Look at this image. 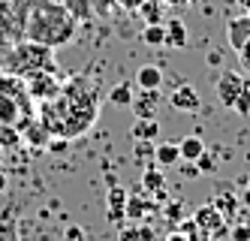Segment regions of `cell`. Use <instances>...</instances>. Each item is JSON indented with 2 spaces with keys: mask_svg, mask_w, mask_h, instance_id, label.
Segmentation results:
<instances>
[{
  "mask_svg": "<svg viewBox=\"0 0 250 241\" xmlns=\"http://www.w3.org/2000/svg\"><path fill=\"white\" fill-rule=\"evenodd\" d=\"M130 136H133L136 142H154V139L160 136V124H157V118H136V124H133V130H130Z\"/></svg>",
  "mask_w": 250,
  "mask_h": 241,
  "instance_id": "obj_15",
  "label": "cell"
},
{
  "mask_svg": "<svg viewBox=\"0 0 250 241\" xmlns=\"http://www.w3.org/2000/svg\"><path fill=\"white\" fill-rule=\"evenodd\" d=\"M100 115V90L87 76H73L61 85V94L42 106L40 124L58 139H76L94 127Z\"/></svg>",
  "mask_w": 250,
  "mask_h": 241,
  "instance_id": "obj_1",
  "label": "cell"
},
{
  "mask_svg": "<svg viewBox=\"0 0 250 241\" xmlns=\"http://www.w3.org/2000/svg\"><path fill=\"white\" fill-rule=\"evenodd\" d=\"M226 33H229V45H232V51H235V54H241V51H244V45L250 43V15L244 12V15L229 18V27H226Z\"/></svg>",
  "mask_w": 250,
  "mask_h": 241,
  "instance_id": "obj_9",
  "label": "cell"
},
{
  "mask_svg": "<svg viewBox=\"0 0 250 241\" xmlns=\"http://www.w3.org/2000/svg\"><path fill=\"white\" fill-rule=\"evenodd\" d=\"M0 163H3V151H0Z\"/></svg>",
  "mask_w": 250,
  "mask_h": 241,
  "instance_id": "obj_45",
  "label": "cell"
},
{
  "mask_svg": "<svg viewBox=\"0 0 250 241\" xmlns=\"http://www.w3.org/2000/svg\"><path fill=\"white\" fill-rule=\"evenodd\" d=\"M205 61H208L211 66H220V64H223V51H220V48H211V51L205 54Z\"/></svg>",
  "mask_w": 250,
  "mask_h": 241,
  "instance_id": "obj_36",
  "label": "cell"
},
{
  "mask_svg": "<svg viewBox=\"0 0 250 241\" xmlns=\"http://www.w3.org/2000/svg\"><path fill=\"white\" fill-rule=\"evenodd\" d=\"M238 3H241V6H244V9H250V0H238Z\"/></svg>",
  "mask_w": 250,
  "mask_h": 241,
  "instance_id": "obj_43",
  "label": "cell"
},
{
  "mask_svg": "<svg viewBox=\"0 0 250 241\" xmlns=\"http://www.w3.org/2000/svg\"><path fill=\"white\" fill-rule=\"evenodd\" d=\"M196 169H199V175H202V172H205V175H211V172H217V160H214V157L205 151L199 160H196Z\"/></svg>",
  "mask_w": 250,
  "mask_h": 241,
  "instance_id": "obj_29",
  "label": "cell"
},
{
  "mask_svg": "<svg viewBox=\"0 0 250 241\" xmlns=\"http://www.w3.org/2000/svg\"><path fill=\"white\" fill-rule=\"evenodd\" d=\"M190 220H193V226H196V229H202V232L211 235V238H217V235L226 232V217H223L217 208H214L211 202H208V205H199V208H196Z\"/></svg>",
  "mask_w": 250,
  "mask_h": 241,
  "instance_id": "obj_6",
  "label": "cell"
},
{
  "mask_svg": "<svg viewBox=\"0 0 250 241\" xmlns=\"http://www.w3.org/2000/svg\"><path fill=\"white\" fill-rule=\"evenodd\" d=\"M6 190H9V175H6L3 169H0V196H3Z\"/></svg>",
  "mask_w": 250,
  "mask_h": 241,
  "instance_id": "obj_40",
  "label": "cell"
},
{
  "mask_svg": "<svg viewBox=\"0 0 250 241\" xmlns=\"http://www.w3.org/2000/svg\"><path fill=\"white\" fill-rule=\"evenodd\" d=\"M244 202H247V205H250V190H247V193H244Z\"/></svg>",
  "mask_w": 250,
  "mask_h": 241,
  "instance_id": "obj_44",
  "label": "cell"
},
{
  "mask_svg": "<svg viewBox=\"0 0 250 241\" xmlns=\"http://www.w3.org/2000/svg\"><path fill=\"white\" fill-rule=\"evenodd\" d=\"M61 3L69 9V15H73L76 22H79V18H91V15H94L91 0H61Z\"/></svg>",
  "mask_w": 250,
  "mask_h": 241,
  "instance_id": "obj_25",
  "label": "cell"
},
{
  "mask_svg": "<svg viewBox=\"0 0 250 241\" xmlns=\"http://www.w3.org/2000/svg\"><path fill=\"white\" fill-rule=\"evenodd\" d=\"M163 187H166V175H163V169H157L154 163L142 166V190L157 193V190H163Z\"/></svg>",
  "mask_w": 250,
  "mask_h": 241,
  "instance_id": "obj_17",
  "label": "cell"
},
{
  "mask_svg": "<svg viewBox=\"0 0 250 241\" xmlns=\"http://www.w3.org/2000/svg\"><path fill=\"white\" fill-rule=\"evenodd\" d=\"M124 211H127L130 223H139V220L151 211V202L142 199V196H136V193H130V196H127V208H124Z\"/></svg>",
  "mask_w": 250,
  "mask_h": 241,
  "instance_id": "obj_20",
  "label": "cell"
},
{
  "mask_svg": "<svg viewBox=\"0 0 250 241\" xmlns=\"http://www.w3.org/2000/svg\"><path fill=\"white\" fill-rule=\"evenodd\" d=\"M118 241H139V226L136 223H124L118 232Z\"/></svg>",
  "mask_w": 250,
  "mask_h": 241,
  "instance_id": "obj_30",
  "label": "cell"
},
{
  "mask_svg": "<svg viewBox=\"0 0 250 241\" xmlns=\"http://www.w3.org/2000/svg\"><path fill=\"white\" fill-rule=\"evenodd\" d=\"M247 15H250V9H247Z\"/></svg>",
  "mask_w": 250,
  "mask_h": 241,
  "instance_id": "obj_47",
  "label": "cell"
},
{
  "mask_svg": "<svg viewBox=\"0 0 250 241\" xmlns=\"http://www.w3.org/2000/svg\"><path fill=\"white\" fill-rule=\"evenodd\" d=\"M21 145V130L12 124H0V151H12Z\"/></svg>",
  "mask_w": 250,
  "mask_h": 241,
  "instance_id": "obj_21",
  "label": "cell"
},
{
  "mask_svg": "<svg viewBox=\"0 0 250 241\" xmlns=\"http://www.w3.org/2000/svg\"><path fill=\"white\" fill-rule=\"evenodd\" d=\"M24 33L30 43H40L45 48H63L76 40L79 33V22L63 3L58 0H45V3H37L27 15V24H24Z\"/></svg>",
  "mask_w": 250,
  "mask_h": 241,
  "instance_id": "obj_2",
  "label": "cell"
},
{
  "mask_svg": "<svg viewBox=\"0 0 250 241\" xmlns=\"http://www.w3.org/2000/svg\"><path fill=\"white\" fill-rule=\"evenodd\" d=\"M133 157H136L142 166L154 163V142H136V148H133Z\"/></svg>",
  "mask_w": 250,
  "mask_h": 241,
  "instance_id": "obj_26",
  "label": "cell"
},
{
  "mask_svg": "<svg viewBox=\"0 0 250 241\" xmlns=\"http://www.w3.org/2000/svg\"><path fill=\"white\" fill-rule=\"evenodd\" d=\"M160 85H163V69L157 64L139 66V72H136V88L139 90H160Z\"/></svg>",
  "mask_w": 250,
  "mask_h": 241,
  "instance_id": "obj_12",
  "label": "cell"
},
{
  "mask_svg": "<svg viewBox=\"0 0 250 241\" xmlns=\"http://www.w3.org/2000/svg\"><path fill=\"white\" fill-rule=\"evenodd\" d=\"M48 139H51V133H48V130H45L37 118H33L27 127H21V142H24V145H30V148H33V145H37V148H45V145H48Z\"/></svg>",
  "mask_w": 250,
  "mask_h": 241,
  "instance_id": "obj_14",
  "label": "cell"
},
{
  "mask_svg": "<svg viewBox=\"0 0 250 241\" xmlns=\"http://www.w3.org/2000/svg\"><path fill=\"white\" fill-rule=\"evenodd\" d=\"M136 12L142 15L145 24H163L166 22V3H163V0H145Z\"/></svg>",
  "mask_w": 250,
  "mask_h": 241,
  "instance_id": "obj_16",
  "label": "cell"
},
{
  "mask_svg": "<svg viewBox=\"0 0 250 241\" xmlns=\"http://www.w3.org/2000/svg\"><path fill=\"white\" fill-rule=\"evenodd\" d=\"M163 27H166V48H187L190 33L181 18H169V22H163Z\"/></svg>",
  "mask_w": 250,
  "mask_h": 241,
  "instance_id": "obj_11",
  "label": "cell"
},
{
  "mask_svg": "<svg viewBox=\"0 0 250 241\" xmlns=\"http://www.w3.org/2000/svg\"><path fill=\"white\" fill-rule=\"evenodd\" d=\"M232 109H235L241 118H250V82L241 88V94H238V100H235V106H232Z\"/></svg>",
  "mask_w": 250,
  "mask_h": 241,
  "instance_id": "obj_27",
  "label": "cell"
},
{
  "mask_svg": "<svg viewBox=\"0 0 250 241\" xmlns=\"http://www.w3.org/2000/svg\"><path fill=\"white\" fill-rule=\"evenodd\" d=\"M190 3H196V0H190Z\"/></svg>",
  "mask_w": 250,
  "mask_h": 241,
  "instance_id": "obj_46",
  "label": "cell"
},
{
  "mask_svg": "<svg viewBox=\"0 0 250 241\" xmlns=\"http://www.w3.org/2000/svg\"><path fill=\"white\" fill-rule=\"evenodd\" d=\"M169 106L178 109V112H199L202 109V97L193 85H175L169 94Z\"/></svg>",
  "mask_w": 250,
  "mask_h": 241,
  "instance_id": "obj_8",
  "label": "cell"
},
{
  "mask_svg": "<svg viewBox=\"0 0 250 241\" xmlns=\"http://www.w3.org/2000/svg\"><path fill=\"white\" fill-rule=\"evenodd\" d=\"M105 184H109V187H118V175L109 172V175H105Z\"/></svg>",
  "mask_w": 250,
  "mask_h": 241,
  "instance_id": "obj_42",
  "label": "cell"
},
{
  "mask_svg": "<svg viewBox=\"0 0 250 241\" xmlns=\"http://www.w3.org/2000/svg\"><path fill=\"white\" fill-rule=\"evenodd\" d=\"M205 151H208V145H205L199 136H184V139H178V157L187 160V163H196Z\"/></svg>",
  "mask_w": 250,
  "mask_h": 241,
  "instance_id": "obj_13",
  "label": "cell"
},
{
  "mask_svg": "<svg viewBox=\"0 0 250 241\" xmlns=\"http://www.w3.org/2000/svg\"><path fill=\"white\" fill-rule=\"evenodd\" d=\"M211 205L217 208L223 217H235V211H238V199H235V193H217Z\"/></svg>",
  "mask_w": 250,
  "mask_h": 241,
  "instance_id": "obj_22",
  "label": "cell"
},
{
  "mask_svg": "<svg viewBox=\"0 0 250 241\" xmlns=\"http://www.w3.org/2000/svg\"><path fill=\"white\" fill-rule=\"evenodd\" d=\"M166 6H190V0H163Z\"/></svg>",
  "mask_w": 250,
  "mask_h": 241,
  "instance_id": "obj_41",
  "label": "cell"
},
{
  "mask_svg": "<svg viewBox=\"0 0 250 241\" xmlns=\"http://www.w3.org/2000/svg\"><path fill=\"white\" fill-rule=\"evenodd\" d=\"M160 103H163V97H160V90H139V94H133V115L136 118H157V109Z\"/></svg>",
  "mask_w": 250,
  "mask_h": 241,
  "instance_id": "obj_10",
  "label": "cell"
},
{
  "mask_svg": "<svg viewBox=\"0 0 250 241\" xmlns=\"http://www.w3.org/2000/svg\"><path fill=\"white\" fill-rule=\"evenodd\" d=\"M238 61H241V66H244V69L250 72V43H247V45H244V51L238 54Z\"/></svg>",
  "mask_w": 250,
  "mask_h": 241,
  "instance_id": "obj_37",
  "label": "cell"
},
{
  "mask_svg": "<svg viewBox=\"0 0 250 241\" xmlns=\"http://www.w3.org/2000/svg\"><path fill=\"white\" fill-rule=\"evenodd\" d=\"M30 121H33V100L27 94L24 79L0 72V124H12L21 130Z\"/></svg>",
  "mask_w": 250,
  "mask_h": 241,
  "instance_id": "obj_4",
  "label": "cell"
},
{
  "mask_svg": "<svg viewBox=\"0 0 250 241\" xmlns=\"http://www.w3.org/2000/svg\"><path fill=\"white\" fill-rule=\"evenodd\" d=\"M163 214H166L169 223L175 226V223H181V220H184V205H181V202H169V205L163 208Z\"/></svg>",
  "mask_w": 250,
  "mask_h": 241,
  "instance_id": "obj_28",
  "label": "cell"
},
{
  "mask_svg": "<svg viewBox=\"0 0 250 241\" xmlns=\"http://www.w3.org/2000/svg\"><path fill=\"white\" fill-rule=\"evenodd\" d=\"M63 241H87V232H84L82 226L73 223V226H66V229H63Z\"/></svg>",
  "mask_w": 250,
  "mask_h": 241,
  "instance_id": "obj_31",
  "label": "cell"
},
{
  "mask_svg": "<svg viewBox=\"0 0 250 241\" xmlns=\"http://www.w3.org/2000/svg\"><path fill=\"white\" fill-rule=\"evenodd\" d=\"M45 148H48V151H51V154H63V151H66V148H69V139H58V136H51Z\"/></svg>",
  "mask_w": 250,
  "mask_h": 241,
  "instance_id": "obj_32",
  "label": "cell"
},
{
  "mask_svg": "<svg viewBox=\"0 0 250 241\" xmlns=\"http://www.w3.org/2000/svg\"><path fill=\"white\" fill-rule=\"evenodd\" d=\"M0 241H19V220L12 208L0 211Z\"/></svg>",
  "mask_w": 250,
  "mask_h": 241,
  "instance_id": "obj_19",
  "label": "cell"
},
{
  "mask_svg": "<svg viewBox=\"0 0 250 241\" xmlns=\"http://www.w3.org/2000/svg\"><path fill=\"white\" fill-rule=\"evenodd\" d=\"M27 85V94L30 100H40V103H48L61 94V82H58V72H37V76L24 79Z\"/></svg>",
  "mask_w": 250,
  "mask_h": 241,
  "instance_id": "obj_5",
  "label": "cell"
},
{
  "mask_svg": "<svg viewBox=\"0 0 250 241\" xmlns=\"http://www.w3.org/2000/svg\"><path fill=\"white\" fill-rule=\"evenodd\" d=\"M136 226H139V241H157L154 226H148V223H136Z\"/></svg>",
  "mask_w": 250,
  "mask_h": 241,
  "instance_id": "obj_34",
  "label": "cell"
},
{
  "mask_svg": "<svg viewBox=\"0 0 250 241\" xmlns=\"http://www.w3.org/2000/svg\"><path fill=\"white\" fill-rule=\"evenodd\" d=\"M118 3H121L124 9H130V12H136V9H139L142 3H145V0H118Z\"/></svg>",
  "mask_w": 250,
  "mask_h": 241,
  "instance_id": "obj_38",
  "label": "cell"
},
{
  "mask_svg": "<svg viewBox=\"0 0 250 241\" xmlns=\"http://www.w3.org/2000/svg\"><path fill=\"white\" fill-rule=\"evenodd\" d=\"M154 160L157 166H175V163H181V157H178V142H160L154 145Z\"/></svg>",
  "mask_w": 250,
  "mask_h": 241,
  "instance_id": "obj_18",
  "label": "cell"
},
{
  "mask_svg": "<svg viewBox=\"0 0 250 241\" xmlns=\"http://www.w3.org/2000/svg\"><path fill=\"white\" fill-rule=\"evenodd\" d=\"M244 85H247V79L241 76V72H232V69L220 72V79H217V100H220L226 109H232Z\"/></svg>",
  "mask_w": 250,
  "mask_h": 241,
  "instance_id": "obj_7",
  "label": "cell"
},
{
  "mask_svg": "<svg viewBox=\"0 0 250 241\" xmlns=\"http://www.w3.org/2000/svg\"><path fill=\"white\" fill-rule=\"evenodd\" d=\"M142 43L145 45H166V27L163 24H145V30H142Z\"/></svg>",
  "mask_w": 250,
  "mask_h": 241,
  "instance_id": "obj_23",
  "label": "cell"
},
{
  "mask_svg": "<svg viewBox=\"0 0 250 241\" xmlns=\"http://www.w3.org/2000/svg\"><path fill=\"white\" fill-rule=\"evenodd\" d=\"M3 66L15 79H30V76H37V72H58L55 51L40 45V43H30V40L12 45L9 54L3 58Z\"/></svg>",
  "mask_w": 250,
  "mask_h": 241,
  "instance_id": "obj_3",
  "label": "cell"
},
{
  "mask_svg": "<svg viewBox=\"0 0 250 241\" xmlns=\"http://www.w3.org/2000/svg\"><path fill=\"white\" fill-rule=\"evenodd\" d=\"M163 241H187V235H184L181 229H172V232H169V235H166Z\"/></svg>",
  "mask_w": 250,
  "mask_h": 241,
  "instance_id": "obj_39",
  "label": "cell"
},
{
  "mask_svg": "<svg viewBox=\"0 0 250 241\" xmlns=\"http://www.w3.org/2000/svg\"><path fill=\"white\" fill-rule=\"evenodd\" d=\"M109 103H115V106H130V103H133V88H130V82L115 85V88L109 90Z\"/></svg>",
  "mask_w": 250,
  "mask_h": 241,
  "instance_id": "obj_24",
  "label": "cell"
},
{
  "mask_svg": "<svg viewBox=\"0 0 250 241\" xmlns=\"http://www.w3.org/2000/svg\"><path fill=\"white\" fill-rule=\"evenodd\" d=\"M229 235H232V241H250V226L238 223V226H232V229H229Z\"/></svg>",
  "mask_w": 250,
  "mask_h": 241,
  "instance_id": "obj_33",
  "label": "cell"
},
{
  "mask_svg": "<svg viewBox=\"0 0 250 241\" xmlns=\"http://www.w3.org/2000/svg\"><path fill=\"white\" fill-rule=\"evenodd\" d=\"M181 175H184V178H199V169H196V163L181 160Z\"/></svg>",
  "mask_w": 250,
  "mask_h": 241,
  "instance_id": "obj_35",
  "label": "cell"
}]
</instances>
